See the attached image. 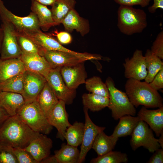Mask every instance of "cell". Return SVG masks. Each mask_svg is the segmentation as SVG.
Returning <instances> with one entry per match:
<instances>
[{"mask_svg": "<svg viewBox=\"0 0 163 163\" xmlns=\"http://www.w3.org/2000/svg\"><path fill=\"white\" fill-rule=\"evenodd\" d=\"M26 71L24 64L19 58L2 59L0 57V82Z\"/></svg>", "mask_w": 163, "mask_h": 163, "instance_id": "obj_22", "label": "cell"}, {"mask_svg": "<svg viewBox=\"0 0 163 163\" xmlns=\"http://www.w3.org/2000/svg\"><path fill=\"white\" fill-rule=\"evenodd\" d=\"M18 44L22 52L30 54H39L42 56L43 50L28 38L16 31Z\"/></svg>", "mask_w": 163, "mask_h": 163, "instance_id": "obj_35", "label": "cell"}, {"mask_svg": "<svg viewBox=\"0 0 163 163\" xmlns=\"http://www.w3.org/2000/svg\"><path fill=\"white\" fill-rule=\"evenodd\" d=\"M84 62L60 67L62 78L70 89L75 90L81 84H85L87 74Z\"/></svg>", "mask_w": 163, "mask_h": 163, "instance_id": "obj_15", "label": "cell"}, {"mask_svg": "<svg viewBox=\"0 0 163 163\" xmlns=\"http://www.w3.org/2000/svg\"><path fill=\"white\" fill-rule=\"evenodd\" d=\"M152 53L161 59H163V31L158 34L150 50Z\"/></svg>", "mask_w": 163, "mask_h": 163, "instance_id": "obj_38", "label": "cell"}, {"mask_svg": "<svg viewBox=\"0 0 163 163\" xmlns=\"http://www.w3.org/2000/svg\"><path fill=\"white\" fill-rule=\"evenodd\" d=\"M24 73L15 75L3 82H0L1 91L22 94L24 87Z\"/></svg>", "mask_w": 163, "mask_h": 163, "instance_id": "obj_32", "label": "cell"}, {"mask_svg": "<svg viewBox=\"0 0 163 163\" xmlns=\"http://www.w3.org/2000/svg\"><path fill=\"white\" fill-rule=\"evenodd\" d=\"M105 84L109 91V103L108 107L111 110L113 118L115 120L125 115L135 116V107L130 101L125 92L115 87L114 82L110 77L106 79Z\"/></svg>", "mask_w": 163, "mask_h": 163, "instance_id": "obj_5", "label": "cell"}, {"mask_svg": "<svg viewBox=\"0 0 163 163\" xmlns=\"http://www.w3.org/2000/svg\"><path fill=\"white\" fill-rule=\"evenodd\" d=\"M24 87L22 94L25 103L36 101L46 82L39 74L26 70L24 73Z\"/></svg>", "mask_w": 163, "mask_h": 163, "instance_id": "obj_13", "label": "cell"}, {"mask_svg": "<svg viewBox=\"0 0 163 163\" xmlns=\"http://www.w3.org/2000/svg\"><path fill=\"white\" fill-rule=\"evenodd\" d=\"M53 145L52 140L46 134L39 133L24 149L39 163L50 155Z\"/></svg>", "mask_w": 163, "mask_h": 163, "instance_id": "obj_17", "label": "cell"}, {"mask_svg": "<svg viewBox=\"0 0 163 163\" xmlns=\"http://www.w3.org/2000/svg\"><path fill=\"white\" fill-rule=\"evenodd\" d=\"M150 110L143 106L139 111L138 116L148 125L156 136L159 137L163 131V107Z\"/></svg>", "mask_w": 163, "mask_h": 163, "instance_id": "obj_20", "label": "cell"}, {"mask_svg": "<svg viewBox=\"0 0 163 163\" xmlns=\"http://www.w3.org/2000/svg\"><path fill=\"white\" fill-rule=\"evenodd\" d=\"M30 10L36 15L40 28L43 31H48L52 27L56 26L53 17L51 9L46 6L31 0Z\"/></svg>", "mask_w": 163, "mask_h": 163, "instance_id": "obj_23", "label": "cell"}, {"mask_svg": "<svg viewBox=\"0 0 163 163\" xmlns=\"http://www.w3.org/2000/svg\"><path fill=\"white\" fill-rule=\"evenodd\" d=\"M144 56L148 70L147 75L144 80L145 81L149 83L163 68V62L162 59L153 54L149 49L146 50Z\"/></svg>", "mask_w": 163, "mask_h": 163, "instance_id": "obj_30", "label": "cell"}, {"mask_svg": "<svg viewBox=\"0 0 163 163\" xmlns=\"http://www.w3.org/2000/svg\"><path fill=\"white\" fill-rule=\"evenodd\" d=\"M42 56L53 68L75 65L90 60L71 53L56 50H44Z\"/></svg>", "mask_w": 163, "mask_h": 163, "instance_id": "obj_14", "label": "cell"}, {"mask_svg": "<svg viewBox=\"0 0 163 163\" xmlns=\"http://www.w3.org/2000/svg\"><path fill=\"white\" fill-rule=\"evenodd\" d=\"M17 114L36 132L47 135L53 129L36 100L25 103Z\"/></svg>", "mask_w": 163, "mask_h": 163, "instance_id": "obj_4", "label": "cell"}, {"mask_svg": "<svg viewBox=\"0 0 163 163\" xmlns=\"http://www.w3.org/2000/svg\"><path fill=\"white\" fill-rule=\"evenodd\" d=\"M38 3L45 6H52L56 0H34Z\"/></svg>", "mask_w": 163, "mask_h": 163, "instance_id": "obj_46", "label": "cell"}, {"mask_svg": "<svg viewBox=\"0 0 163 163\" xmlns=\"http://www.w3.org/2000/svg\"><path fill=\"white\" fill-rule=\"evenodd\" d=\"M153 4L148 8L149 12L151 13H154L158 8L163 9V0H153Z\"/></svg>", "mask_w": 163, "mask_h": 163, "instance_id": "obj_43", "label": "cell"}, {"mask_svg": "<svg viewBox=\"0 0 163 163\" xmlns=\"http://www.w3.org/2000/svg\"><path fill=\"white\" fill-rule=\"evenodd\" d=\"M40 163H58L57 160L54 155L46 157Z\"/></svg>", "mask_w": 163, "mask_h": 163, "instance_id": "obj_45", "label": "cell"}, {"mask_svg": "<svg viewBox=\"0 0 163 163\" xmlns=\"http://www.w3.org/2000/svg\"><path fill=\"white\" fill-rule=\"evenodd\" d=\"M123 66L124 76L127 79L141 81L144 79L147 75L145 57L141 50H136L130 58H126Z\"/></svg>", "mask_w": 163, "mask_h": 163, "instance_id": "obj_11", "label": "cell"}, {"mask_svg": "<svg viewBox=\"0 0 163 163\" xmlns=\"http://www.w3.org/2000/svg\"><path fill=\"white\" fill-rule=\"evenodd\" d=\"M85 84L86 89L91 93L109 98L108 88L100 77L91 78L86 80Z\"/></svg>", "mask_w": 163, "mask_h": 163, "instance_id": "obj_33", "label": "cell"}, {"mask_svg": "<svg viewBox=\"0 0 163 163\" xmlns=\"http://www.w3.org/2000/svg\"><path fill=\"white\" fill-rule=\"evenodd\" d=\"M60 68H53L45 78L58 99L63 101L66 104H69L72 103L75 97V91L70 89L66 85L61 76Z\"/></svg>", "mask_w": 163, "mask_h": 163, "instance_id": "obj_10", "label": "cell"}, {"mask_svg": "<svg viewBox=\"0 0 163 163\" xmlns=\"http://www.w3.org/2000/svg\"><path fill=\"white\" fill-rule=\"evenodd\" d=\"M158 140L161 147L163 149V131L161 133L159 136V138L158 139Z\"/></svg>", "mask_w": 163, "mask_h": 163, "instance_id": "obj_48", "label": "cell"}, {"mask_svg": "<svg viewBox=\"0 0 163 163\" xmlns=\"http://www.w3.org/2000/svg\"><path fill=\"white\" fill-rule=\"evenodd\" d=\"M36 101L47 117L59 100L46 82Z\"/></svg>", "mask_w": 163, "mask_h": 163, "instance_id": "obj_24", "label": "cell"}, {"mask_svg": "<svg viewBox=\"0 0 163 163\" xmlns=\"http://www.w3.org/2000/svg\"><path fill=\"white\" fill-rule=\"evenodd\" d=\"M128 161L127 155L118 151H111L104 155L92 159L91 163H126Z\"/></svg>", "mask_w": 163, "mask_h": 163, "instance_id": "obj_34", "label": "cell"}, {"mask_svg": "<svg viewBox=\"0 0 163 163\" xmlns=\"http://www.w3.org/2000/svg\"><path fill=\"white\" fill-rule=\"evenodd\" d=\"M117 26L128 35L142 32L147 25L146 14L142 9L120 5L117 11Z\"/></svg>", "mask_w": 163, "mask_h": 163, "instance_id": "obj_3", "label": "cell"}, {"mask_svg": "<svg viewBox=\"0 0 163 163\" xmlns=\"http://www.w3.org/2000/svg\"><path fill=\"white\" fill-rule=\"evenodd\" d=\"M18 163H38L31 155L24 148H13Z\"/></svg>", "mask_w": 163, "mask_h": 163, "instance_id": "obj_37", "label": "cell"}, {"mask_svg": "<svg viewBox=\"0 0 163 163\" xmlns=\"http://www.w3.org/2000/svg\"><path fill=\"white\" fill-rule=\"evenodd\" d=\"M10 116L6 111L0 106V126Z\"/></svg>", "mask_w": 163, "mask_h": 163, "instance_id": "obj_44", "label": "cell"}, {"mask_svg": "<svg viewBox=\"0 0 163 163\" xmlns=\"http://www.w3.org/2000/svg\"><path fill=\"white\" fill-rule=\"evenodd\" d=\"M39 133L33 130L17 114L10 116L0 126V142L13 148H24Z\"/></svg>", "mask_w": 163, "mask_h": 163, "instance_id": "obj_1", "label": "cell"}, {"mask_svg": "<svg viewBox=\"0 0 163 163\" xmlns=\"http://www.w3.org/2000/svg\"><path fill=\"white\" fill-rule=\"evenodd\" d=\"M54 154L58 163H78L80 151L77 147L65 143Z\"/></svg>", "mask_w": 163, "mask_h": 163, "instance_id": "obj_29", "label": "cell"}, {"mask_svg": "<svg viewBox=\"0 0 163 163\" xmlns=\"http://www.w3.org/2000/svg\"><path fill=\"white\" fill-rule=\"evenodd\" d=\"M1 91V90H0V92Z\"/></svg>", "mask_w": 163, "mask_h": 163, "instance_id": "obj_49", "label": "cell"}, {"mask_svg": "<svg viewBox=\"0 0 163 163\" xmlns=\"http://www.w3.org/2000/svg\"><path fill=\"white\" fill-rule=\"evenodd\" d=\"M0 163H18L13 148L0 142Z\"/></svg>", "mask_w": 163, "mask_h": 163, "instance_id": "obj_36", "label": "cell"}, {"mask_svg": "<svg viewBox=\"0 0 163 163\" xmlns=\"http://www.w3.org/2000/svg\"><path fill=\"white\" fill-rule=\"evenodd\" d=\"M3 32L1 27H0V53L1 52L3 38Z\"/></svg>", "mask_w": 163, "mask_h": 163, "instance_id": "obj_47", "label": "cell"}, {"mask_svg": "<svg viewBox=\"0 0 163 163\" xmlns=\"http://www.w3.org/2000/svg\"><path fill=\"white\" fill-rule=\"evenodd\" d=\"M120 5L133 6L139 5L142 7L148 5L152 0H113Z\"/></svg>", "mask_w": 163, "mask_h": 163, "instance_id": "obj_40", "label": "cell"}, {"mask_svg": "<svg viewBox=\"0 0 163 163\" xmlns=\"http://www.w3.org/2000/svg\"><path fill=\"white\" fill-rule=\"evenodd\" d=\"M84 126V123L76 121L67 128L64 137L67 144L77 147L81 145L83 138Z\"/></svg>", "mask_w": 163, "mask_h": 163, "instance_id": "obj_31", "label": "cell"}, {"mask_svg": "<svg viewBox=\"0 0 163 163\" xmlns=\"http://www.w3.org/2000/svg\"><path fill=\"white\" fill-rule=\"evenodd\" d=\"M88 109L84 108L85 122L78 163H81L84 161L88 152L92 148L97 135L106 128L95 125L92 121L88 114Z\"/></svg>", "mask_w": 163, "mask_h": 163, "instance_id": "obj_12", "label": "cell"}, {"mask_svg": "<svg viewBox=\"0 0 163 163\" xmlns=\"http://www.w3.org/2000/svg\"><path fill=\"white\" fill-rule=\"evenodd\" d=\"M66 104L59 100L47 117L48 122L57 130V136L63 140L67 128L71 124L68 120V115L66 112Z\"/></svg>", "mask_w": 163, "mask_h": 163, "instance_id": "obj_16", "label": "cell"}, {"mask_svg": "<svg viewBox=\"0 0 163 163\" xmlns=\"http://www.w3.org/2000/svg\"><path fill=\"white\" fill-rule=\"evenodd\" d=\"M149 84L153 89L156 91L163 88V68L159 71Z\"/></svg>", "mask_w": 163, "mask_h": 163, "instance_id": "obj_41", "label": "cell"}, {"mask_svg": "<svg viewBox=\"0 0 163 163\" xmlns=\"http://www.w3.org/2000/svg\"><path fill=\"white\" fill-rule=\"evenodd\" d=\"M84 107L92 112L98 111L108 107L109 98L93 93H85L82 96Z\"/></svg>", "mask_w": 163, "mask_h": 163, "instance_id": "obj_28", "label": "cell"}, {"mask_svg": "<svg viewBox=\"0 0 163 163\" xmlns=\"http://www.w3.org/2000/svg\"><path fill=\"white\" fill-rule=\"evenodd\" d=\"M25 103V100L21 94L4 91L0 92V106L10 116L17 115Z\"/></svg>", "mask_w": 163, "mask_h": 163, "instance_id": "obj_21", "label": "cell"}, {"mask_svg": "<svg viewBox=\"0 0 163 163\" xmlns=\"http://www.w3.org/2000/svg\"><path fill=\"white\" fill-rule=\"evenodd\" d=\"M61 24L65 31L71 33L75 30L82 37L88 33L90 30L89 21L80 16L75 9L69 12Z\"/></svg>", "mask_w": 163, "mask_h": 163, "instance_id": "obj_19", "label": "cell"}, {"mask_svg": "<svg viewBox=\"0 0 163 163\" xmlns=\"http://www.w3.org/2000/svg\"><path fill=\"white\" fill-rule=\"evenodd\" d=\"M125 88L130 101L136 107L142 105L147 108L163 107V99L157 91L149 83L133 78L128 79Z\"/></svg>", "mask_w": 163, "mask_h": 163, "instance_id": "obj_2", "label": "cell"}, {"mask_svg": "<svg viewBox=\"0 0 163 163\" xmlns=\"http://www.w3.org/2000/svg\"><path fill=\"white\" fill-rule=\"evenodd\" d=\"M19 58L23 62L26 70L39 74L45 78L53 69L45 58L39 54L22 52Z\"/></svg>", "mask_w": 163, "mask_h": 163, "instance_id": "obj_18", "label": "cell"}, {"mask_svg": "<svg viewBox=\"0 0 163 163\" xmlns=\"http://www.w3.org/2000/svg\"><path fill=\"white\" fill-rule=\"evenodd\" d=\"M51 35L55 36L58 41L61 44H69L72 41V37L71 34L65 31L59 32L55 31Z\"/></svg>", "mask_w": 163, "mask_h": 163, "instance_id": "obj_39", "label": "cell"}, {"mask_svg": "<svg viewBox=\"0 0 163 163\" xmlns=\"http://www.w3.org/2000/svg\"><path fill=\"white\" fill-rule=\"evenodd\" d=\"M0 18L11 23L17 32L40 29L37 17L34 12L31 11L24 17L17 16L6 8L2 0H0Z\"/></svg>", "mask_w": 163, "mask_h": 163, "instance_id": "obj_9", "label": "cell"}, {"mask_svg": "<svg viewBox=\"0 0 163 163\" xmlns=\"http://www.w3.org/2000/svg\"><path fill=\"white\" fill-rule=\"evenodd\" d=\"M119 121L112 134L117 138L130 136L139 121V117L130 115H125L120 117Z\"/></svg>", "mask_w": 163, "mask_h": 163, "instance_id": "obj_26", "label": "cell"}, {"mask_svg": "<svg viewBox=\"0 0 163 163\" xmlns=\"http://www.w3.org/2000/svg\"><path fill=\"white\" fill-rule=\"evenodd\" d=\"M1 27L3 32V38L0 53L2 59L19 58L22 51L18 44L14 26L6 21L1 19Z\"/></svg>", "mask_w": 163, "mask_h": 163, "instance_id": "obj_8", "label": "cell"}, {"mask_svg": "<svg viewBox=\"0 0 163 163\" xmlns=\"http://www.w3.org/2000/svg\"><path fill=\"white\" fill-rule=\"evenodd\" d=\"M150 158L148 163H162L163 162V149L159 148L155 151Z\"/></svg>", "mask_w": 163, "mask_h": 163, "instance_id": "obj_42", "label": "cell"}, {"mask_svg": "<svg viewBox=\"0 0 163 163\" xmlns=\"http://www.w3.org/2000/svg\"><path fill=\"white\" fill-rule=\"evenodd\" d=\"M16 32L29 39L43 51H59L68 52L88 59L91 57L90 53L76 52L65 48L50 34L44 33L40 29L34 30H23Z\"/></svg>", "mask_w": 163, "mask_h": 163, "instance_id": "obj_6", "label": "cell"}, {"mask_svg": "<svg viewBox=\"0 0 163 163\" xmlns=\"http://www.w3.org/2000/svg\"><path fill=\"white\" fill-rule=\"evenodd\" d=\"M112 135L108 136L102 131L97 135L92 148L97 153L98 156L104 155L113 149L118 139Z\"/></svg>", "mask_w": 163, "mask_h": 163, "instance_id": "obj_25", "label": "cell"}, {"mask_svg": "<svg viewBox=\"0 0 163 163\" xmlns=\"http://www.w3.org/2000/svg\"><path fill=\"white\" fill-rule=\"evenodd\" d=\"M76 0H56L51 6L53 19L56 26L59 25L69 12L75 9Z\"/></svg>", "mask_w": 163, "mask_h": 163, "instance_id": "obj_27", "label": "cell"}, {"mask_svg": "<svg viewBox=\"0 0 163 163\" xmlns=\"http://www.w3.org/2000/svg\"><path fill=\"white\" fill-rule=\"evenodd\" d=\"M131 136L130 145L133 150L143 146L149 152L153 153L161 147L158 139L154 136L152 130L142 120H139Z\"/></svg>", "mask_w": 163, "mask_h": 163, "instance_id": "obj_7", "label": "cell"}]
</instances>
